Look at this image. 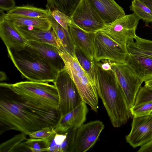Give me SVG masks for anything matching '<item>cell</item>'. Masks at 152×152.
Wrapping results in <instances>:
<instances>
[{"label":"cell","instance_id":"1","mask_svg":"<svg viewBox=\"0 0 152 152\" xmlns=\"http://www.w3.org/2000/svg\"><path fill=\"white\" fill-rule=\"evenodd\" d=\"M0 87V135L14 130L29 135L45 127H55L60 117L59 111L36 105Z\"/></svg>","mask_w":152,"mask_h":152},{"label":"cell","instance_id":"2","mask_svg":"<svg viewBox=\"0 0 152 152\" xmlns=\"http://www.w3.org/2000/svg\"><path fill=\"white\" fill-rule=\"evenodd\" d=\"M94 62L99 82V96L112 126L120 127L127 123L132 115L126 98L114 72L111 69H103Z\"/></svg>","mask_w":152,"mask_h":152},{"label":"cell","instance_id":"3","mask_svg":"<svg viewBox=\"0 0 152 152\" xmlns=\"http://www.w3.org/2000/svg\"><path fill=\"white\" fill-rule=\"evenodd\" d=\"M8 56L22 77L29 81L53 83L58 72L30 47L20 50L7 48Z\"/></svg>","mask_w":152,"mask_h":152},{"label":"cell","instance_id":"4","mask_svg":"<svg viewBox=\"0 0 152 152\" xmlns=\"http://www.w3.org/2000/svg\"><path fill=\"white\" fill-rule=\"evenodd\" d=\"M0 86L10 89L24 100L59 111L58 95L54 85L29 80L13 84L1 83Z\"/></svg>","mask_w":152,"mask_h":152},{"label":"cell","instance_id":"5","mask_svg":"<svg viewBox=\"0 0 152 152\" xmlns=\"http://www.w3.org/2000/svg\"><path fill=\"white\" fill-rule=\"evenodd\" d=\"M59 53L64 64V69L74 81L83 102L97 112L99 107V86L94 83L73 57L61 46Z\"/></svg>","mask_w":152,"mask_h":152},{"label":"cell","instance_id":"6","mask_svg":"<svg viewBox=\"0 0 152 152\" xmlns=\"http://www.w3.org/2000/svg\"><path fill=\"white\" fill-rule=\"evenodd\" d=\"M53 83L58 92L60 116L73 110L83 102L74 81L64 69L58 72Z\"/></svg>","mask_w":152,"mask_h":152},{"label":"cell","instance_id":"7","mask_svg":"<svg viewBox=\"0 0 152 152\" xmlns=\"http://www.w3.org/2000/svg\"><path fill=\"white\" fill-rule=\"evenodd\" d=\"M140 19L134 13L124 16L107 24L100 31L119 45L126 44L137 36L136 31Z\"/></svg>","mask_w":152,"mask_h":152},{"label":"cell","instance_id":"8","mask_svg":"<svg viewBox=\"0 0 152 152\" xmlns=\"http://www.w3.org/2000/svg\"><path fill=\"white\" fill-rule=\"evenodd\" d=\"M94 49V59L96 62L105 59L116 63L126 64L128 54L126 48L100 31L95 33Z\"/></svg>","mask_w":152,"mask_h":152},{"label":"cell","instance_id":"9","mask_svg":"<svg viewBox=\"0 0 152 152\" xmlns=\"http://www.w3.org/2000/svg\"><path fill=\"white\" fill-rule=\"evenodd\" d=\"M109 62L130 109L134 105L136 96L142 82L126 64L118 63L110 61Z\"/></svg>","mask_w":152,"mask_h":152},{"label":"cell","instance_id":"10","mask_svg":"<svg viewBox=\"0 0 152 152\" xmlns=\"http://www.w3.org/2000/svg\"><path fill=\"white\" fill-rule=\"evenodd\" d=\"M70 17L73 24L88 32L96 33L106 25L86 0H81Z\"/></svg>","mask_w":152,"mask_h":152},{"label":"cell","instance_id":"11","mask_svg":"<svg viewBox=\"0 0 152 152\" xmlns=\"http://www.w3.org/2000/svg\"><path fill=\"white\" fill-rule=\"evenodd\" d=\"M104 127L99 120L83 124L76 130L72 152H85L96 143Z\"/></svg>","mask_w":152,"mask_h":152},{"label":"cell","instance_id":"12","mask_svg":"<svg viewBox=\"0 0 152 152\" xmlns=\"http://www.w3.org/2000/svg\"><path fill=\"white\" fill-rule=\"evenodd\" d=\"M126 140L134 148L152 140V115L133 117L131 130Z\"/></svg>","mask_w":152,"mask_h":152},{"label":"cell","instance_id":"13","mask_svg":"<svg viewBox=\"0 0 152 152\" xmlns=\"http://www.w3.org/2000/svg\"><path fill=\"white\" fill-rule=\"evenodd\" d=\"M88 112L86 104L83 101L74 109L60 117L54 128L55 132L63 134L77 129L85 122Z\"/></svg>","mask_w":152,"mask_h":152},{"label":"cell","instance_id":"14","mask_svg":"<svg viewBox=\"0 0 152 152\" xmlns=\"http://www.w3.org/2000/svg\"><path fill=\"white\" fill-rule=\"evenodd\" d=\"M86 0L106 25L126 15L124 9L114 0Z\"/></svg>","mask_w":152,"mask_h":152},{"label":"cell","instance_id":"15","mask_svg":"<svg viewBox=\"0 0 152 152\" xmlns=\"http://www.w3.org/2000/svg\"><path fill=\"white\" fill-rule=\"evenodd\" d=\"M68 30L75 47L92 61L94 59V41L95 33L88 32L72 22Z\"/></svg>","mask_w":152,"mask_h":152},{"label":"cell","instance_id":"16","mask_svg":"<svg viewBox=\"0 0 152 152\" xmlns=\"http://www.w3.org/2000/svg\"><path fill=\"white\" fill-rule=\"evenodd\" d=\"M26 45L58 72L64 69V64L57 47L50 44L34 41H27Z\"/></svg>","mask_w":152,"mask_h":152},{"label":"cell","instance_id":"17","mask_svg":"<svg viewBox=\"0 0 152 152\" xmlns=\"http://www.w3.org/2000/svg\"><path fill=\"white\" fill-rule=\"evenodd\" d=\"M126 64L142 83L152 78V56L128 53Z\"/></svg>","mask_w":152,"mask_h":152},{"label":"cell","instance_id":"18","mask_svg":"<svg viewBox=\"0 0 152 152\" xmlns=\"http://www.w3.org/2000/svg\"><path fill=\"white\" fill-rule=\"evenodd\" d=\"M0 36L7 48L20 50L26 45L27 41L14 25L4 19L0 20Z\"/></svg>","mask_w":152,"mask_h":152},{"label":"cell","instance_id":"19","mask_svg":"<svg viewBox=\"0 0 152 152\" xmlns=\"http://www.w3.org/2000/svg\"><path fill=\"white\" fill-rule=\"evenodd\" d=\"M15 26L27 41L47 43L53 45L58 48L60 45L58 39L52 28L48 30H43L34 28L29 29L26 27Z\"/></svg>","mask_w":152,"mask_h":152},{"label":"cell","instance_id":"20","mask_svg":"<svg viewBox=\"0 0 152 152\" xmlns=\"http://www.w3.org/2000/svg\"><path fill=\"white\" fill-rule=\"evenodd\" d=\"M4 11L0 10V20L4 19L16 26L30 27L43 30H48L52 28L48 19L11 15L5 14Z\"/></svg>","mask_w":152,"mask_h":152},{"label":"cell","instance_id":"21","mask_svg":"<svg viewBox=\"0 0 152 152\" xmlns=\"http://www.w3.org/2000/svg\"><path fill=\"white\" fill-rule=\"evenodd\" d=\"M77 129H73L63 134L54 133L50 138L48 152H72Z\"/></svg>","mask_w":152,"mask_h":152},{"label":"cell","instance_id":"22","mask_svg":"<svg viewBox=\"0 0 152 152\" xmlns=\"http://www.w3.org/2000/svg\"><path fill=\"white\" fill-rule=\"evenodd\" d=\"M48 19L58 39L60 46H62L73 57H75V46L68 29L64 28L58 23L52 16L50 12Z\"/></svg>","mask_w":152,"mask_h":152},{"label":"cell","instance_id":"23","mask_svg":"<svg viewBox=\"0 0 152 152\" xmlns=\"http://www.w3.org/2000/svg\"><path fill=\"white\" fill-rule=\"evenodd\" d=\"M50 12L46 9H44L27 5L15 6L11 10L8 11L7 14L11 15L48 19Z\"/></svg>","mask_w":152,"mask_h":152},{"label":"cell","instance_id":"24","mask_svg":"<svg viewBox=\"0 0 152 152\" xmlns=\"http://www.w3.org/2000/svg\"><path fill=\"white\" fill-rule=\"evenodd\" d=\"M81 0H47L46 9L58 10L70 17Z\"/></svg>","mask_w":152,"mask_h":152},{"label":"cell","instance_id":"25","mask_svg":"<svg viewBox=\"0 0 152 152\" xmlns=\"http://www.w3.org/2000/svg\"><path fill=\"white\" fill-rule=\"evenodd\" d=\"M75 54L81 67L93 81L99 86L98 77L94 66V61L91 60L76 47H75Z\"/></svg>","mask_w":152,"mask_h":152},{"label":"cell","instance_id":"26","mask_svg":"<svg viewBox=\"0 0 152 152\" xmlns=\"http://www.w3.org/2000/svg\"><path fill=\"white\" fill-rule=\"evenodd\" d=\"M130 10L133 12L145 22V26L152 22V11L139 0H133L129 7Z\"/></svg>","mask_w":152,"mask_h":152},{"label":"cell","instance_id":"27","mask_svg":"<svg viewBox=\"0 0 152 152\" xmlns=\"http://www.w3.org/2000/svg\"><path fill=\"white\" fill-rule=\"evenodd\" d=\"M50 137L45 139L30 138L29 139H27L25 142L30 152H48Z\"/></svg>","mask_w":152,"mask_h":152},{"label":"cell","instance_id":"28","mask_svg":"<svg viewBox=\"0 0 152 152\" xmlns=\"http://www.w3.org/2000/svg\"><path fill=\"white\" fill-rule=\"evenodd\" d=\"M26 134L21 133L16 135L0 145V152H13L21 142L26 140Z\"/></svg>","mask_w":152,"mask_h":152},{"label":"cell","instance_id":"29","mask_svg":"<svg viewBox=\"0 0 152 152\" xmlns=\"http://www.w3.org/2000/svg\"><path fill=\"white\" fill-rule=\"evenodd\" d=\"M130 110L133 117L149 115L152 111V101L134 106Z\"/></svg>","mask_w":152,"mask_h":152},{"label":"cell","instance_id":"30","mask_svg":"<svg viewBox=\"0 0 152 152\" xmlns=\"http://www.w3.org/2000/svg\"><path fill=\"white\" fill-rule=\"evenodd\" d=\"M152 101V89L141 87L136 97L134 105Z\"/></svg>","mask_w":152,"mask_h":152},{"label":"cell","instance_id":"31","mask_svg":"<svg viewBox=\"0 0 152 152\" xmlns=\"http://www.w3.org/2000/svg\"><path fill=\"white\" fill-rule=\"evenodd\" d=\"M50 14L58 23L64 28L68 29L72 22L70 17L58 10L50 11Z\"/></svg>","mask_w":152,"mask_h":152},{"label":"cell","instance_id":"32","mask_svg":"<svg viewBox=\"0 0 152 152\" xmlns=\"http://www.w3.org/2000/svg\"><path fill=\"white\" fill-rule=\"evenodd\" d=\"M54 128L51 126L45 127L33 132L29 136L30 138L47 139L55 132Z\"/></svg>","mask_w":152,"mask_h":152},{"label":"cell","instance_id":"33","mask_svg":"<svg viewBox=\"0 0 152 152\" xmlns=\"http://www.w3.org/2000/svg\"><path fill=\"white\" fill-rule=\"evenodd\" d=\"M126 48L128 53L134 54H144L152 56V52L146 51L138 48L134 40L126 45Z\"/></svg>","mask_w":152,"mask_h":152},{"label":"cell","instance_id":"34","mask_svg":"<svg viewBox=\"0 0 152 152\" xmlns=\"http://www.w3.org/2000/svg\"><path fill=\"white\" fill-rule=\"evenodd\" d=\"M136 45L139 48L152 52V40L146 39L136 36L135 38Z\"/></svg>","mask_w":152,"mask_h":152},{"label":"cell","instance_id":"35","mask_svg":"<svg viewBox=\"0 0 152 152\" xmlns=\"http://www.w3.org/2000/svg\"><path fill=\"white\" fill-rule=\"evenodd\" d=\"M14 0H0V10L7 11L15 6Z\"/></svg>","mask_w":152,"mask_h":152},{"label":"cell","instance_id":"36","mask_svg":"<svg viewBox=\"0 0 152 152\" xmlns=\"http://www.w3.org/2000/svg\"><path fill=\"white\" fill-rule=\"evenodd\" d=\"M137 152H152V140L141 146Z\"/></svg>","mask_w":152,"mask_h":152},{"label":"cell","instance_id":"37","mask_svg":"<svg viewBox=\"0 0 152 152\" xmlns=\"http://www.w3.org/2000/svg\"><path fill=\"white\" fill-rule=\"evenodd\" d=\"M148 7L152 11V0H139Z\"/></svg>","mask_w":152,"mask_h":152},{"label":"cell","instance_id":"38","mask_svg":"<svg viewBox=\"0 0 152 152\" xmlns=\"http://www.w3.org/2000/svg\"><path fill=\"white\" fill-rule=\"evenodd\" d=\"M144 86L152 89V78L145 82Z\"/></svg>","mask_w":152,"mask_h":152},{"label":"cell","instance_id":"39","mask_svg":"<svg viewBox=\"0 0 152 152\" xmlns=\"http://www.w3.org/2000/svg\"><path fill=\"white\" fill-rule=\"evenodd\" d=\"M1 75L2 76V77H0L1 81H4L5 80L7 79V76L5 73L3 72H0Z\"/></svg>","mask_w":152,"mask_h":152},{"label":"cell","instance_id":"40","mask_svg":"<svg viewBox=\"0 0 152 152\" xmlns=\"http://www.w3.org/2000/svg\"><path fill=\"white\" fill-rule=\"evenodd\" d=\"M150 115H152V112L150 113Z\"/></svg>","mask_w":152,"mask_h":152}]
</instances>
